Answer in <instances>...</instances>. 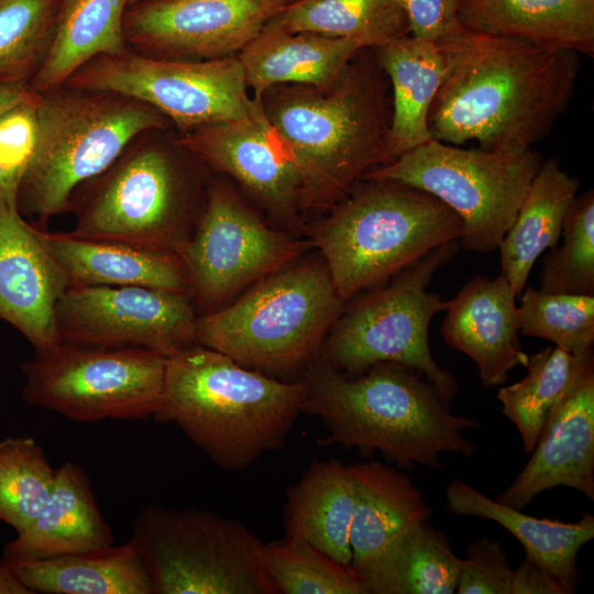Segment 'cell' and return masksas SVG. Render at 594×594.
<instances>
[{"label":"cell","instance_id":"37","mask_svg":"<svg viewBox=\"0 0 594 594\" xmlns=\"http://www.w3.org/2000/svg\"><path fill=\"white\" fill-rule=\"evenodd\" d=\"M43 448L31 437L0 440V521L24 530L38 515L55 481Z\"/></svg>","mask_w":594,"mask_h":594},{"label":"cell","instance_id":"13","mask_svg":"<svg viewBox=\"0 0 594 594\" xmlns=\"http://www.w3.org/2000/svg\"><path fill=\"white\" fill-rule=\"evenodd\" d=\"M65 86L138 99L170 119L183 132L241 119L255 105L234 56L175 59L129 50L91 59Z\"/></svg>","mask_w":594,"mask_h":594},{"label":"cell","instance_id":"33","mask_svg":"<svg viewBox=\"0 0 594 594\" xmlns=\"http://www.w3.org/2000/svg\"><path fill=\"white\" fill-rule=\"evenodd\" d=\"M272 20L290 32L341 38L361 48L409 34L397 0H293Z\"/></svg>","mask_w":594,"mask_h":594},{"label":"cell","instance_id":"30","mask_svg":"<svg viewBox=\"0 0 594 594\" xmlns=\"http://www.w3.org/2000/svg\"><path fill=\"white\" fill-rule=\"evenodd\" d=\"M129 0H61L47 55L30 82L38 94L59 88L91 59L129 51L123 18Z\"/></svg>","mask_w":594,"mask_h":594},{"label":"cell","instance_id":"22","mask_svg":"<svg viewBox=\"0 0 594 594\" xmlns=\"http://www.w3.org/2000/svg\"><path fill=\"white\" fill-rule=\"evenodd\" d=\"M40 229L69 287L142 286L189 296L182 256ZM190 298V297H189Z\"/></svg>","mask_w":594,"mask_h":594},{"label":"cell","instance_id":"7","mask_svg":"<svg viewBox=\"0 0 594 594\" xmlns=\"http://www.w3.org/2000/svg\"><path fill=\"white\" fill-rule=\"evenodd\" d=\"M344 305L322 257H308L198 316L196 340L245 367L287 376L318 359Z\"/></svg>","mask_w":594,"mask_h":594},{"label":"cell","instance_id":"29","mask_svg":"<svg viewBox=\"0 0 594 594\" xmlns=\"http://www.w3.org/2000/svg\"><path fill=\"white\" fill-rule=\"evenodd\" d=\"M579 186V180L561 168L558 158L542 161L498 246L501 273L516 297L524 292L537 258L546 250L556 248Z\"/></svg>","mask_w":594,"mask_h":594},{"label":"cell","instance_id":"40","mask_svg":"<svg viewBox=\"0 0 594 594\" xmlns=\"http://www.w3.org/2000/svg\"><path fill=\"white\" fill-rule=\"evenodd\" d=\"M513 569L503 546L482 536L472 540L461 559L458 594H509Z\"/></svg>","mask_w":594,"mask_h":594},{"label":"cell","instance_id":"9","mask_svg":"<svg viewBox=\"0 0 594 594\" xmlns=\"http://www.w3.org/2000/svg\"><path fill=\"white\" fill-rule=\"evenodd\" d=\"M69 233L182 256L201 211L185 169L166 150L139 138L103 173L79 187Z\"/></svg>","mask_w":594,"mask_h":594},{"label":"cell","instance_id":"34","mask_svg":"<svg viewBox=\"0 0 594 594\" xmlns=\"http://www.w3.org/2000/svg\"><path fill=\"white\" fill-rule=\"evenodd\" d=\"M585 352L573 354L547 346L529 356L527 374L521 381L498 389L502 413L517 428L526 453L536 447L550 409Z\"/></svg>","mask_w":594,"mask_h":594},{"label":"cell","instance_id":"28","mask_svg":"<svg viewBox=\"0 0 594 594\" xmlns=\"http://www.w3.org/2000/svg\"><path fill=\"white\" fill-rule=\"evenodd\" d=\"M353 484L338 460L312 463L286 493L285 537L302 539L333 560L351 565Z\"/></svg>","mask_w":594,"mask_h":594},{"label":"cell","instance_id":"17","mask_svg":"<svg viewBox=\"0 0 594 594\" xmlns=\"http://www.w3.org/2000/svg\"><path fill=\"white\" fill-rule=\"evenodd\" d=\"M176 143L237 179L296 235L304 230L298 215L307 208L302 180L262 100L255 99L248 116L184 132Z\"/></svg>","mask_w":594,"mask_h":594},{"label":"cell","instance_id":"16","mask_svg":"<svg viewBox=\"0 0 594 594\" xmlns=\"http://www.w3.org/2000/svg\"><path fill=\"white\" fill-rule=\"evenodd\" d=\"M292 0H143L128 6L123 34L139 54L212 59L240 52Z\"/></svg>","mask_w":594,"mask_h":594},{"label":"cell","instance_id":"5","mask_svg":"<svg viewBox=\"0 0 594 594\" xmlns=\"http://www.w3.org/2000/svg\"><path fill=\"white\" fill-rule=\"evenodd\" d=\"M31 160L16 206L35 227L69 211L75 191L109 168L146 132L164 129L165 117L138 99L67 86L41 94Z\"/></svg>","mask_w":594,"mask_h":594},{"label":"cell","instance_id":"1","mask_svg":"<svg viewBox=\"0 0 594 594\" xmlns=\"http://www.w3.org/2000/svg\"><path fill=\"white\" fill-rule=\"evenodd\" d=\"M446 74L431 103V139L519 153L546 139L571 103L580 54L464 28L439 41Z\"/></svg>","mask_w":594,"mask_h":594},{"label":"cell","instance_id":"8","mask_svg":"<svg viewBox=\"0 0 594 594\" xmlns=\"http://www.w3.org/2000/svg\"><path fill=\"white\" fill-rule=\"evenodd\" d=\"M459 246L451 241L432 249L355 299L329 330L316 361L346 376L377 363H399L419 372L451 402L458 382L437 364L429 346L430 322L448 301L427 287Z\"/></svg>","mask_w":594,"mask_h":594},{"label":"cell","instance_id":"47","mask_svg":"<svg viewBox=\"0 0 594 594\" xmlns=\"http://www.w3.org/2000/svg\"><path fill=\"white\" fill-rule=\"evenodd\" d=\"M293 1V0H292Z\"/></svg>","mask_w":594,"mask_h":594},{"label":"cell","instance_id":"44","mask_svg":"<svg viewBox=\"0 0 594 594\" xmlns=\"http://www.w3.org/2000/svg\"><path fill=\"white\" fill-rule=\"evenodd\" d=\"M40 99L30 84L0 85V120L19 107L38 105Z\"/></svg>","mask_w":594,"mask_h":594},{"label":"cell","instance_id":"18","mask_svg":"<svg viewBox=\"0 0 594 594\" xmlns=\"http://www.w3.org/2000/svg\"><path fill=\"white\" fill-rule=\"evenodd\" d=\"M531 457L496 501L524 509L543 491L568 486L594 501V353L586 351L549 411Z\"/></svg>","mask_w":594,"mask_h":594},{"label":"cell","instance_id":"39","mask_svg":"<svg viewBox=\"0 0 594 594\" xmlns=\"http://www.w3.org/2000/svg\"><path fill=\"white\" fill-rule=\"evenodd\" d=\"M562 244L550 249L540 272V289L594 296V193L572 200L563 220Z\"/></svg>","mask_w":594,"mask_h":594},{"label":"cell","instance_id":"25","mask_svg":"<svg viewBox=\"0 0 594 594\" xmlns=\"http://www.w3.org/2000/svg\"><path fill=\"white\" fill-rule=\"evenodd\" d=\"M353 484L351 566L356 572L432 508L402 471L376 461L348 465Z\"/></svg>","mask_w":594,"mask_h":594},{"label":"cell","instance_id":"6","mask_svg":"<svg viewBox=\"0 0 594 594\" xmlns=\"http://www.w3.org/2000/svg\"><path fill=\"white\" fill-rule=\"evenodd\" d=\"M363 180L309 239L344 302L464 231L460 217L435 196L398 182Z\"/></svg>","mask_w":594,"mask_h":594},{"label":"cell","instance_id":"14","mask_svg":"<svg viewBox=\"0 0 594 594\" xmlns=\"http://www.w3.org/2000/svg\"><path fill=\"white\" fill-rule=\"evenodd\" d=\"M312 248L309 239L267 226L227 187L212 185L182 254L198 316L228 305Z\"/></svg>","mask_w":594,"mask_h":594},{"label":"cell","instance_id":"31","mask_svg":"<svg viewBox=\"0 0 594 594\" xmlns=\"http://www.w3.org/2000/svg\"><path fill=\"white\" fill-rule=\"evenodd\" d=\"M8 564L32 593L152 594L146 571L130 540L121 546L112 543L98 549Z\"/></svg>","mask_w":594,"mask_h":594},{"label":"cell","instance_id":"41","mask_svg":"<svg viewBox=\"0 0 594 594\" xmlns=\"http://www.w3.org/2000/svg\"><path fill=\"white\" fill-rule=\"evenodd\" d=\"M36 108L22 106L0 120V166L18 188L35 146Z\"/></svg>","mask_w":594,"mask_h":594},{"label":"cell","instance_id":"35","mask_svg":"<svg viewBox=\"0 0 594 594\" xmlns=\"http://www.w3.org/2000/svg\"><path fill=\"white\" fill-rule=\"evenodd\" d=\"M263 562L277 594H367L351 565L299 538L264 543Z\"/></svg>","mask_w":594,"mask_h":594},{"label":"cell","instance_id":"19","mask_svg":"<svg viewBox=\"0 0 594 594\" xmlns=\"http://www.w3.org/2000/svg\"><path fill=\"white\" fill-rule=\"evenodd\" d=\"M67 288L40 229L22 217L16 205L0 199V318L14 326L36 354L61 343L55 308Z\"/></svg>","mask_w":594,"mask_h":594},{"label":"cell","instance_id":"38","mask_svg":"<svg viewBox=\"0 0 594 594\" xmlns=\"http://www.w3.org/2000/svg\"><path fill=\"white\" fill-rule=\"evenodd\" d=\"M517 307L519 333L549 340L579 354L594 344V296L554 294L525 287Z\"/></svg>","mask_w":594,"mask_h":594},{"label":"cell","instance_id":"24","mask_svg":"<svg viewBox=\"0 0 594 594\" xmlns=\"http://www.w3.org/2000/svg\"><path fill=\"white\" fill-rule=\"evenodd\" d=\"M459 20L471 31L594 56V0H461Z\"/></svg>","mask_w":594,"mask_h":594},{"label":"cell","instance_id":"11","mask_svg":"<svg viewBox=\"0 0 594 594\" xmlns=\"http://www.w3.org/2000/svg\"><path fill=\"white\" fill-rule=\"evenodd\" d=\"M542 161L532 148L509 153L430 139L364 179L398 182L435 196L462 220L459 243L490 253L513 224Z\"/></svg>","mask_w":594,"mask_h":594},{"label":"cell","instance_id":"3","mask_svg":"<svg viewBox=\"0 0 594 594\" xmlns=\"http://www.w3.org/2000/svg\"><path fill=\"white\" fill-rule=\"evenodd\" d=\"M306 397L304 377L278 380L196 343L167 356L153 418L175 424L218 468L234 472L284 446Z\"/></svg>","mask_w":594,"mask_h":594},{"label":"cell","instance_id":"23","mask_svg":"<svg viewBox=\"0 0 594 594\" xmlns=\"http://www.w3.org/2000/svg\"><path fill=\"white\" fill-rule=\"evenodd\" d=\"M360 50L350 41L290 32L271 20L237 57L253 98L262 100L276 85L331 86Z\"/></svg>","mask_w":594,"mask_h":594},{"label":"cell","instance_id":"43","mask_svg":"<svg viewBox=\"0 0 594 594\" xmlns=\"http://www.w3.org/2000/svg\"><path fill=\"white\" fill-rule=\"evenodd\" d=\"M509 594H569L565 587L546 569L526 557L513 570Z\"/></svg>","mask_w":594,"mask_h":594},{"label":"cell","instance_id":"27","mask_svg":"<svg viewBox=\"0 0 594 594\" xmlns=\"http://www.w3.org/2000/svg\"><path fill=\"white\" fill-rule=\"evenodd\" d=\"M375 50L393 89L388 146L395 160L431 139L428 116L446 74V57L437 43L409 34Z\"/></svg>","mask_w":594,"mask_h":594},{"label":"cell","instance_id":"15","mask_svg":"<svg viewBox=\"0 0 594 594\" xmlns=\"http://www.w3.org/2000/svg\"><path fill=\"white\" fill-rule=\"evenodd\" d=\"M197 319L189 296L142 286L69 287L55 308L61 342L166 356L197 343Z\"/></svg>","mask_w":594,"mask_h":594},{"label":"cell","instance_id":"26","mask_svg":"<svg viewBox=\"0 0 594 594\" xmlns=\"http://www.w3.org/2000/svg\"><path fill=\"white\" fill-rule=\"evenodd\" d=\"M448 512L474 516L499 524L525 548L532 559L553 575L569 592L579 583L576 556L594 538V517L584 513L576 522L537 518L492 499L470 484L454 480L446 488Z\"/></svg>","mask_w":594,"mask_h":594},{"label":"cell","instance_id":"32","mask_svg":"<svg viewBox=\"0 0 594 594\" xmlns=\"http://www.w3.org/2000/svg\"><path fill=\"white\" fill-rule=\"evenodd\" d=\"M460 565L448 538L427 520L404 531L356 573L367 594H452Z\"/></svg>","mask_w":594,"mask_h":594},{"label":"cell","instance_id":"46","mask_svg":"<svg viewBox=\"0 0 594 594\" xmlns=\"http://www.w3.org/2000/svg\"><path fill=\"white\" fill-rule=\"evenodd\" d=\"M139 1H143V0H129V6H130V4H133V3H136V2H139Z\"/></svg>","mask_w":594,"mask_h":594},{"label":"cell","instance_id":"10","mask_svg":"<svg viewBox=\"0 0 594 594\" xmlns=\"http://www.w3.org/2000/svg\"><path fill=\"white\" fill-rule=\"evenodd\" d=\"M130 541L152 594H277L265 571L264 543L237 519L148 504Z\"/></svg>","mask_w":594,"mask_h":594},{"label":"cell","instance_id":"12","mask_svg":"<svg viewBox=\"0 0 594 594\" xmlns=\"http://www.w3.org/2000/svg\"><path fill=\"white\" fill-rule=\"evenodd\" d=\"M166 359L144 348L61 342L22 363V397L77 422L146 419L161 403Z\"/></svg>","mask_w":594,"mask_h":594},{"label":"cell","instance_id":"4","mask_svg":"<svg viewBox=\"0 0 594 594\" xmlns=\"http://www.w3.org/2000/svg\"><path fill=\"white\" fill-rule=\"evenodd\" d=\"M364 51L331 86L288 91L264 108L297 166L307 208L336 207L369 173L393 161L392 110L380 64Z\"/></svg>","mask_w":594,"mask_h":594},{"label":"cell","instance_id":"21","mask_svg":"<svg viewBox=\"0 0 594 594\" xmlns=\"http://www.w3.org/2000/svg\"><path fill=\"white\" fill-rule=\"evenodd\" d=\"M113 543L86 471L66 461L57 470L53 488L35 519L7 542L6 563L41 560Z\"/></svg>","mask_w":594,"mask_h":594},{"label":"cell","instance_id":"20","mask_svg":"<svg viewBox=\"0 0 594 594\" xmlns=\"http://www.w3.org/2000/svg\"><path fill=\"white\" fill-rule=\"evenodd\" d=\"M516 298L499 273L473 277L448 300L442 337L475 362L487 388L504 384L514 367H526L529 360L519 343Z\"/></svg>","mask_w":594,"mask_h":594},{"label":"cell","instance_id":"2","mask_svg":"<svg viewBox=\"0 0 594 594\" xmlns=\"http://www.w3.org/2000/svg\"><path fill=\"white\" fill-rule=\"evenodd\" d=\"M304 378V413L326 427L322 444L378 451L398 468L435 470L442 468V453L472 457L479 450L462 433L479 421L453 414L450 402L411 367L382 362L346 376L315 361Z\"/></svg>","mask_w":594,"mask_h":594},{"label":"cell","instance_id":"42","mask_svg":"<svg viewBox=\"0 0 594 594\" xmlns=\"http://www.w3.org/2000/svg\"><path fill=\"white\" fill-rule=\"evenodd\" d=\"M413 36L438 43L464 29L459 20L461 0H397Z\"/></svg>","mask_w":594,"mask_h":594},{"label":"cell","instance_id":"45","mask_svg":"<svg viewBox=\"0 0 594 594\" xmlns=\"http://www.w3.org/2000/svg\"><path fill=\"white\" fill-rule=\"evenodd\" d=\"M0 594H33L15 575L12 568L0 561Z\"/></svg>","mask_w":594,"mask_h":594},{"label":"cell","instance_id":"36","mask_svg":"<svg viewBox=\"0 0 594 594\" xmlns=\"http://www.w3.org/2000/svg\"><path fill=\"white\" fill-rule=\"evenodd\" d=\"M61 0H0V85L30 84L54 34Z\"/></svg>","mask_w":594,"mask_h":594}]
</instances>
